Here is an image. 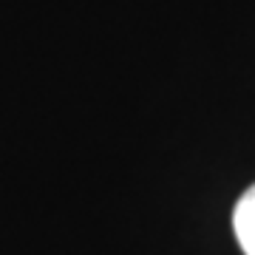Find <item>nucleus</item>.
<instances>
[{
	"label": "nucleus",
	"mask_w": 255,
	"mask_h": 255,
	"mask_svg": "<svg viewBox=\"0 0 255 255\" xmlns=\"http://www.w3.org/2000/svg\"><path fill=\"white\" fill-rule=\"evenodd\" d=\"M233 230H236L238 247L244 255H255V184L236 201L233 210Z\"/></svg>",
	"instance_id": "obj_1"
}]
</instances>
